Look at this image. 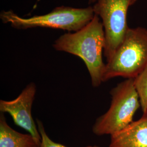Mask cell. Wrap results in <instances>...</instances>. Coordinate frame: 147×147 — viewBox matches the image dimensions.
Returning a JSON list of instances; mask_svg holds the SVG:
<instances>
[{
	"label": "cell",
	"instance_id": "6da1fadb",
	"mask_svg": "<svg viewBox=\"0 0 147 147\" xmlns=\"http://www.w3.org/2000/svg\"><path fill=\"white\" fill-rule=\"evenodd\" d=\"M105 45V32L98 16L78 31L68 33L56 39L53 48L58 51L69 53L81 58L84 62L93 87L102 82L106 64L102 59Z\"/></svg>",
	"mask_w": 147,
	"mask_h": 147
},
{
	"label": "cell",
	"instance_id": "7a4b0ae2",
	"mask_svg": "<svg viewBox=\"0 0 147 147\" xmlns=\"http://www.w3.org/2000/svg\"><path fill=\"white\" fill-rule=\"evenodd\" d=\"M147 66V28L129 27L123 42L106 64L102 82L135 79Z\"/></svg>",
	"mask_w": 147,
	"mask_h": 147
},
{
	"label": "cell",
	"instance_id": "3957f363",
	"mask_svg": "<svg viewBox=\"0 0 147 147\" xmlns=\"http://www.w3.org/2000/svg\"><path fill=\"white\" fill-rule=\"evenodd\" d=\"M94 16L92 6L82 8L61 6L46 14L30 18H22L11 10L3 11L0 18L3 23L17 29L44 27L75 32L86 26Z\"/></svg>",
	"mask_w": 147,
	"mask_h": 147
},
{
	"label": "cell",
	"instance_id": "277c9868",
	"mask_svg": "<svg viewBox=\"0 0 147 147\" xmlns=\"http://www.w3.org/2000/svg\"><path fill=\"white\" fill-rule=\"evenodd\" d=\"M110 106L96 119L92 131L97 136L111 135L133 121L136 112L141 106L134 79H127L110 91Z\"/></svg>",
	"mask_w": 147,
	"mask_h": 147
},
{
	"label": "cell",
	"instance_id": "5b68a950",
	"mask_svg": "<svg viewBox=\"0 0 147 147\" xmlns=\"http://www.w3.org/2000/svg\"><path fill=\"white\" fill-rule=\"evenodd\" d=\"M137 0H97L93 8L104 27L105 45L104 55L109 61L123 42L129 27L127 14Z\"/></svg>",
	"mask_w": 147,
	"mask_h": 147
},
{
	"label": "cell",
	"instance_id": "8992f818",
	"mask_svg": "<svg viewBox=\"0 0 147 147\" xmlns=\"http://www.w3.org/2000/svg\"><path fill=\"white\" fill-rule=\"evenodd\" d=\"M37 92L36 85L30 83L15 99L0 100V111L11 117L14 124L31 135L37 141L41 142V136L32 115V107Z\"/></svg>",
	"mask_w": 147,
	"mask_h": 147
},
{
	"label": "cell",
	"instance_id": "52a82bcc",
	"mask_svg": "<svg viewBox=\"0 0 147 147\" xmlns=\"http://www.w3.org/2000/svg\"><path fill=\"white\" fill-rule=\"evenodd\" d=\"M109 147H147V116L111 135Z\"/></svg>",
	"mask_w": 147,
	"mask_h": 147
},
{
	"label": "cell",
	"instance_id": "ba28073f",
	"mask_svg": "<svg viewBox=\"0 0 147 147\" xmlns=\"http://www.w3.org/2000/svg\"><path fill=\"white\" fill-rule=\"evenodd\" d=\"M30 134H22L9 125L4 113L0 115V147H40Z\"/></svg>",
	"mask_w": 147,
	"mask_h": 147
},
{
	"label": "cell",
	"instance_id": "9c48e42d",
	"mask_svg": "<svg viewBox=\"0 0 147 147\" xmlns=\"http://www.w3.org/2000/svg\"><path fill=\"white\" fill-rule=\"evenodd\" d=\"M134 81L143 115L147 116V66L136 78L134 79Z\"/></svg>",
	"mask_w": 147,
	"mask_h": 147
},
{
	"label": "cell",
	"instance_id": "30bf717a",
	"mask_svg": "<svg viewBox=\"0 0 147 147\" xmlns=\"http://www.w3.org/2000/svg\"><path fill=\"white\" fill-rule=\"evenodd\" d=\"M37 127L41 136L40 147H68L61 143H58L53 141V140L47 135L45 131L44 126L42 121L39 119H36ZM84 147H100L97 146H88Z\"/></svg>",
	"mask_w": 147,
	"mask_h": 147
},
{
	"label": "cell",
	"instance_id": "8fae6325",
	"mask_svg": "<svg viewBox=\"0 0 147 147\" xmlns=\"http://www.w3.org/2000/svg\"><path fill=\"white\" fill-rule=\"evenodd\" d=\"M96 1L97 0H88V3H89V4H93L94 5Z\"/></svg>",
	"mask_w": 147,
	"mask_h": 147
}]
</instances>
